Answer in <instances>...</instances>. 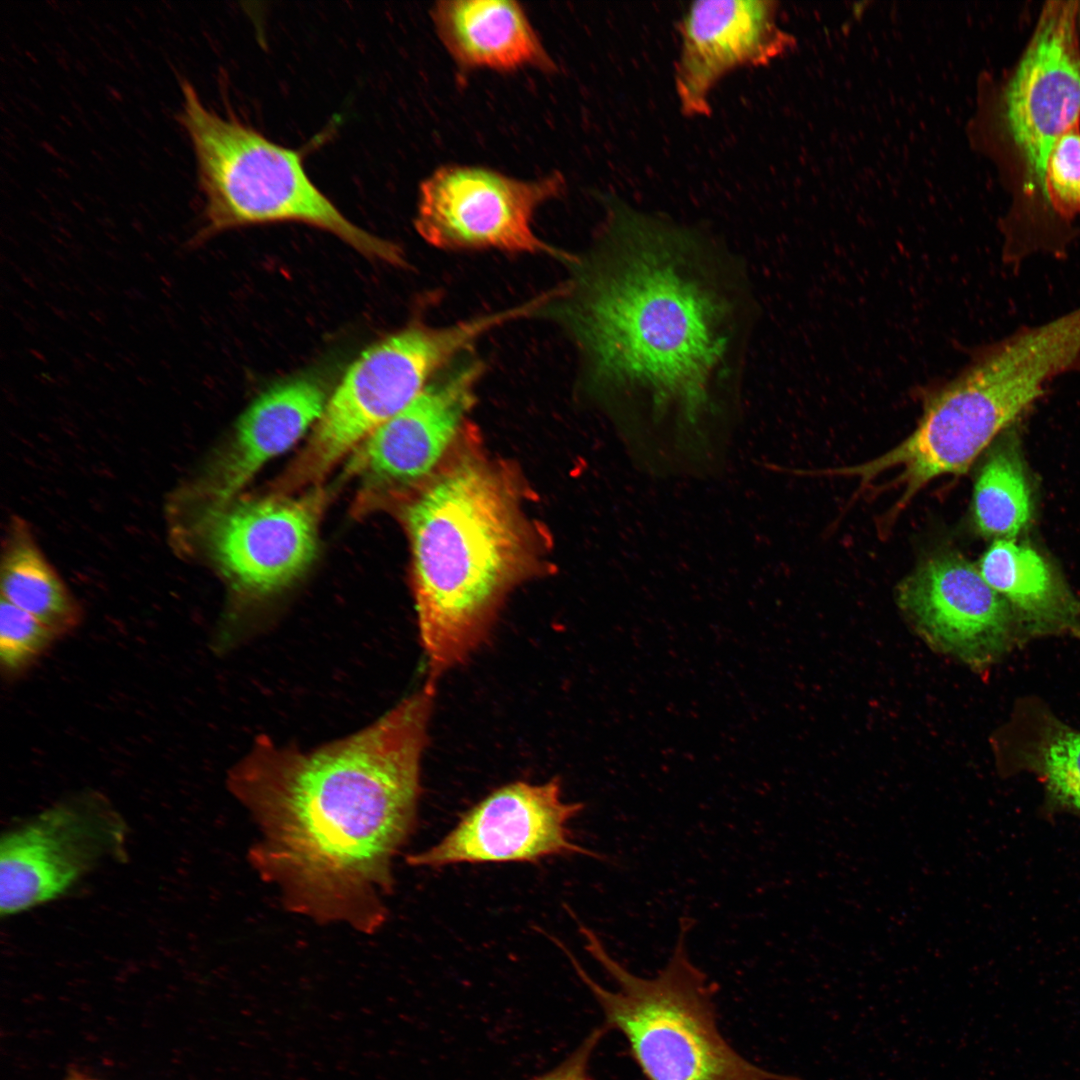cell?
<instances>
[{
  "mask_svg": "<svg viewBox=\"0 0 1080 1080\" xmlns=\"http://www.w3.org/2000/svg\"><path fill=\"white\" fill-rule=\"evenodd\" d=\"M324 495L267 497L239 503L217 515L210 532L212 554L239 590L278 591L312 563Z\"/></svg>",
  "mask_w": 1080,
  "mask_h": 1080,
  "instance_id": "obj_14",
  "label": "cell"
},
{
  "mask_svg": "<svg viewBox=\"0 0 1080 1080\" xmlns=\"http://www.w3.org/2000/svg\"><path fill=\"white\" fill-rule=\"evenodd\" d=\"M1078 634H1080V632Z\"/></svg>",
  "mask_w": 1080,
  "mask_h": 1080,
  "instance_id": "obj_26",
  "label": "cell"
},
{
  "mask_svg": "<svg viewBox=\"0 0 1080 1080\" xmlns=\"http://www.w3.org/2000/svg\"><path fill=\"white\" fill-rule=\"evenodd\" d=\"M1079 13L1076 1L1047 3L1000 94V122L1023 167L1024 188L1044 200L1049 153L1080 123Z\"/></svg>",
  "mask_w": 1080,
  "mask_h": 1080,
  "instance_id": "obj_10",
  "label": "cell"
},
{
  "mask_svg": "<svg viewBox=\"0 0 1080 1080\" xmlns=\"http://www.w3.org/2000/svg\"><path fill=\"white\" fill-rule=\"evenodd\" d=\"M446 368L362 442L352 461L354 472L374 484L405 486L436 466L472 408L483 373L481 362L473 359Z\"/></svg>",
  "mask_w": 1080,
  "mask_h": 1080,
  "instance_id": "obj_15",
  "label": "cell"
},
{
  "mask_svg": "<svg viewBox=\"0 0 1080 1080\" xmlns=\"http://www.w3.org/2000/svg\"><path fill=\"white\" fill-rule=\"evenodd\" d=\"M181 91L178 119L193 145L205 199L192 246L235 227L296 221L331 232L368 257L404 264L398 246L350 222L314 185L301 153L209 110L187 80Z\"/></svg>",
  "mask_w": 1080,
  "mask_h": 1080,
  "instance_id": "obj_6",
  "label": "cell"
},
{
  "mask_svg": "<svg viewBox=\"0 0 1080 1080\" xmlns=\"http://www.w3.org/2000/svg\"><path fill=\"white\" fill-rule=\"evenodd\" d=\"M778 16L771 0H700L689 6L674 73L683 114H710L712 91L728 73L768 65L794 47Z\"/></svg>",
  "mask_w": 1080,
  "mask_h": 1080,
  "instance_id": "obj_13",
  "label": "cell"
},
{
  "mask_svg": "<svg viewBox=\"0 0 1080 1080\" xmlns=\"http://www.w3.org/2000/svg\"><path fill=\"white\" fill-rule=\"evenodd\" d=\"M1032 726L1018 746L1016 768L1038 776L1046 815L1070 813L1080 819V732L1046 713Z\"/></svg>",
  "mask_w": 1080,
  "mask_h": 1080,
  "instance_id": "obj_20",
  "label": "cell"
},
{
  "mask_svg": "<svg viewBox=\"0 0 1080 1080\" xmlns=\"http://www.w3.org/2000/svg\"><path fill=\"white\" fill-rule=\"evenodd\" d=\"M60 637L32 615L1 598L0 666L8 680L22 676Z\"/></svg>",
  "mask_w": 1080,
  "mask_h": 1080,
  "instance_id": "obj_22",
  "label": "cell"
},
{
  "mask_svg": "<svg viewBox=\"0 0 1080 1080\" xmlns=\"http://www.w3.org/2000/svg\"><path fill=\"white\" fill-rule=\"evenodd\" d=\"M1 559V598L60 638L80 625V603L47 560L27 524L17 517L9 524Z\"/></svg>",
  "mask_w": 1080,
  "mask_h": 1080,
  "instance_id": "obj_19",
  "label": "cell"
},
{
  "mask_svg": "<svg viewBox=\"0 0 1080 1080\" xmlns=\"http://www.w3.org/2000/svg\"><path fill=\"white\" fill-rule=\"evenodd\" d=\"M431 17L441 42L463 68L511 71L532 67L549 72L555 69L517 2L439 1L433 6Z\"/></svg>",
  "mask_w": 1080,
  "mask_h": 1080,
  "instance_id": "obj_16",
  "label": "cell"
},
{
  "mask_svg": "<svg viewBox=\"0 0 1080 1080\" xmlns=\"http://www.w3.org/2000/svg\"><path fill=\"white\" fill-rule=\"evenodd\" d=\"M550 301L586 384L652 420L696 423L738 401L757 302L719 241L616 198Z\"/></svg>",
  "mask_w": 1080,
  "mask_h": 1080,
  "instance_id": "obj_1",
  "label": "cell"
},
{
  "mask_svg": "<svg viewBox=\"0 0 1080 1080\" xmlns=\"http://www.w3.org/2000/svg\"><path fill=\"white\" fill-rule=\"evenodd\" d=\"M693 924L689 917L680 919L668 962L647 979L615 960L594 931L578 922L584 948L615 981L616 991L599 985L563 943L552 940L600 1004L606 1026L623 1034L647 1080H799L751 1063L722 1036L715 984L688 953Z\"/></svg>",
  "mask_w": 1080,
  "mask_h": 1080,
  "instance_id": "obj_5",
  "label": "cell"
},
{
  "mask_svg": "<svg viewBox=\"0 0 1080 1080\" xmlns=\"http://www.w3.org/2000/svg\"><path fill=\"white\" fill-rule=\"evenodd\" d=\"M128 827L102 794L76 793L3 833L0 912L54 900L108 859L125 856Z\"/></svg>",
  "mask_w": 1080,
  "mask_h": 1080,
  "instance_id": "obj_8",
  "label": "cell"
},
{
  "mask_svg": "<svg viewBox=\"0 0 1080 1080\" xmlns=\"http://www.w3.org/2000/svg\"><path fill=\"white\" fill-rule=\"evenodd\" d=\"M504 465L462 456L408 507L412 590L428 679L488 639L508 593L535 571L538 532Z\"/></svg>",
  "mask_w": 1080,
  "mask_h": 1080,
  "instance_id": "obj_3",
  "label": "cell"
},
{
  "mask_svg": "<svg viewBox=\"0 0 1080 1080\" xmlns=\"http://www.w3.org/2000/svg\"><path fill=\"white\" fill-rule=\"evenodd\" d=\"M976 530L985 537L1013 538L1031 517L1030 490L1012 443L991 449L977 476L972 498Z\"/></svg>",
  "mask_w": 1080,
  "mask_h": 1080,
  "instance_id": "obj_21",
  "label": "cell"
},
{
  "mask_svg": "<svg viewBox=\"0 0 1080 1080\" xmlns=\"http://www.w3.org/2000/svg\"><path fill=\"white\" fill-rule=\"evenodd\" d=\"M1080 362V314L1067 312L985 348L926 402L903 441L861 464L831 475L872 482L896 471L895 511L930 482L966 472L997 434L1029 408L1055 377Z\"/></svg>",
  "mask_w": 1080,
  "mask_h": 1080,
  "instance_id": "obj_4",
  "label": "cell"
},
{
  "mask_svg": "<svg viewBox=\"0 0 1080 1080\" xmlns=\"http://www.w3.org/2000/svg\"><path fill=\"white\" fill-rule=\"evenodd\" d=\"M527 315L521 304L445 327L413 325L366 349L328 400L291 473L294 483L322 477L481 336Z\"/></svg>",
  "mask_w": 1080,
  "mask_h": 1080,
  "instance_id": "obj_7",
  "label": "cell"
},
{
  "mask_svg": "<svg viewBox=\"0 0 1080 1080\" xmlns=\"http://www.w3.org/2000/svg\"><path fill=\"white\" fill-rule=\"evenodd\" d=\"M896 604L931 649L973 670L998 662L1019 634L1007 602L954 552L935 554L907 575L896 588Z\"/></svg>",
  "mask_w": 1080,
  "mask_h": 1080,
  "instance_id": "obj_12",
  "label": "cell"
},
{
  "mask_svg": "<svg viewBox=\"0 0 1080 1080\" xmlns=\"http://www.w3.org/2000/svg\"><path fill=\"white\" fill-rule=\"evenodd\" d=\"M436 684L312 750L260 736L227 784L260 830L252 859L286 902L361 931L386 916L392 864L413 833Z\"/></svg>",
  "mask_w": 1080,
  "mask_h": 1080,
  "instance_id": "obj_2",
  "label": "cell"
},
{
  "mask_svg": "<svg viewBox=\"0 0 1080 1080\" xmlns=\"http://www.w3.org/2000/svg\"><path fill=\"white\" fill-rule=\"evenodd\" d=\"M584 808L566 802L558 778L503 785L469 809L439 842L410 854L407 863L440 868L452 864L537 862L552 856L602 857L574 841L570 821Z\"/></svg>",
  "mask_w": 1080,
  "mask_h": 1080,
  "instance_id": "obj_11",
  "label": "cell"
},
{
  "mask_svg": "<svg viewBox=\"0 0 1080 1080\" xmlns=\"http://www.w3.org/2000/svg\"><path fill=\"white\" fill-rule=\"evenodd\" d=\"M1044 198L1057 214L1071 218L1080 213V128L1060 136L1047 158Z\"/></svg>",
  "mask_w": 1080,
  "mask_h": 1080,
  "instance_id": "obj_23",
  "label": "cell"
},
{
  "mask_svg": "<svg viewBox=\"0 0 1080 1080\" xmlns=\"http://www.w3.org/2000/svg\"><path fill=\"white\" fill-rule=\"evenodd\" d=\"M564 184L559 173L524 181L482 167H442L420 185L415 227L440 249L540 253L568 262L571 255L532 228L536 209Z\"/></svg>",
  "mask_w": 1080,
  "mask_h": 1080,
  "instance_id": "obj_9",
  "label": "cell"
},
{
  "mask_svg": "<svg viewBox=\"0 0 1080 1080\" xmlns=\"http://www.w3.org/2000/svg\"><path fill=\"white\" fill-rule=\"evenodd\" d=\"M986 583L1031 636L1078 632L1079 605L1033 548L1013 538L995 539L977 566Z\"/></svg>",
  "mask_w": 1080,
  "mask_h": 1080,
  "instance_id": "obj_18",
  "label": "cell"
},
{
  "mask_svg": "<svg viewBox=\"0 0 1080 1080\" xmlns=\"http://www.w3.org/2000/svg\"><path fill=\"white\" fill-rule=\"evenodd\" d=\"M603 1032L604 1029L593 1031L564 1063L534 1080H589L587 1069L590 1055Z\"/></svg>",
  "mask_w": 1080,
  "mask_h": 1080,
  "instance_id": "obj_24",
  "label": "cell"
},
{
  "mask_svg": "<svg viewBox=\"0 0 1080 1080\" xmlns=\"http://www.w3.org/2000/svg\"><path fill=\"white\" fill-rule=\"evenodd\" d=\"M80 1080H92V1079H80Z\"/></svg>",
  "mask_w": 1080,
  "mask_h": 1080,
  "instance_id": "obj_25",
  "label": "cell"
},
{
  "mask_svg": "<svg viewBox=\"0 0 1080 1080\" xmlns=\"http://www.w3.org/2000/svg\"><path fill=\"white\" fill-rule=\"evenodd\" d=\"M322 386L294 379L263 393L242 415L221 464L215 497L225 503L271 459L293 446L326 407Z\"/></svg>",
  "mask_w": 1080,
  "mask_h": 1080,
  "instance_id": "obj_17",
  "label": "cell"
}]
</instances>
